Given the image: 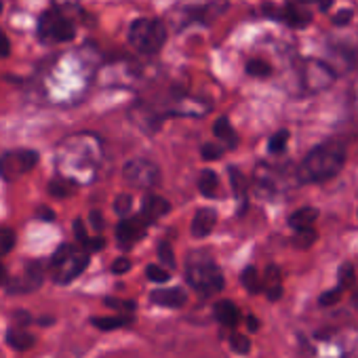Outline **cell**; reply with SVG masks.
Segmentation results:
<instances>
[{
  "mask_svg": "<svg viewBox=\"0 0 358 358\" xmlns=\"http://www.w3.org/2000/svg\"><path fill=\"white\" fill-rule=\"evenodd\" d=\"M129 268H131V262L127 257H120V259H116L112 264V272L114 274H124V272H129Z\"/></svg>",
  "mask_w": 358,
  "mask_h": 358,
  "instance_id": "obj_39",
  "label": "cell"
},
{
  "mask_svg": "<svg viewBox=\"0 0 358 358\" xmlns=\"http://www.w3.org/2000/svg\"><path fill=\"white\" fill-rule=\"evenodd\" d=\"M213 131H215V137H217L222 143H226V148H236L238 137H236V131L232 129V124H230V120H228L226 116L217 118Z\"/></svg>",
  "mask_w": 358,
  "mask_h": 358,
  "instance_id": "obj_20",
  "label": "cell"
},
{
  "mask_svg": "<svg viewBox=\"0 0 358 358\" xmlns=\"http://www.w3.org/2000/svg\"><path fill=\"white\" fill-rule=\"evenodd\" d=\"M245 70L253 78H268L272 74V66L268 62H264V59H249Z\"/></svg>",
  "mask_w": 358,
  "mask_h": 358,
  "instance_id": "obj_24",
  "label": "cell"
},
{
  "mask_svg": "<svg viewBox=\"0 0 358 358\" xmlns=\"http://www.w3.org/2000/svg\"><path fill=\"white\" fill-rule=\"evenodd\" d=\"M89 222H91L93 230L101 232V228H103V217H101V213H99V211H91V215H89Z\"/></svg>",
  "mask_w": 358,
  "mask_h": 358,
  "instance_id": "obj_42",
  "label": "cell"
},
{
  "mask_svg": "<svg viewBox=\"0 0 358 358\" xmlns=\"http://www.w3.org/2000/svg\"><path fill=\"white\" fill-rule=\"evenodd\" d=\"M106 245V241L101 238V236H97V238H89L87 243H85V249L87 251H97V249H101Z\"/></svg>",
  "mask_w": 358,
  "mask_h": 358,
  "instance_id": "obj_43",
  "label": "cell"
},
{
  "mask_svg": "<svg viewBox=\"0 0 358 358\" xmlns=\"http://www.w3.org/2000/svg\"><path fill=\"white\" fill-rule=\"evenodd\" d=\"M318 220V209L314 207H301L289 215V226L299 232V230H312Z\"/></svg>",
  "mask_w": 358,
  "mask_h": 358,
  "instance_id": "obj_17",
  "label": "cell"
},
{
  "mask_svg": "<svg viewBox=\"0 0 358 358\" xmlns=\"http://www.w3.org/2000/svg\"><path fill=\"white\" fill-rule=\"evenodd\" d=\"M358 341V331L352 327L322 329L306 341L303 358H348Z\"/></svg>",
  "mask_w": 358,
  "mask_h": 358,
  "instance_id": "obj_2",
  "label": "cell"
},
{
  "mask_svg": "<svg viewBox=\"0 0 358 358\" xmlns=\"http://www.w3.org/2000/svg\"><path fill=\"white\" fill-rule=\"evenodd\" d=\"M43 285V266L38 262H30L26 266V270L22 272V276H17L11 282V293H30L34 289H38Z\"/></svg>",
  "mask_w": 358,
  "mask_h": 358,
  "instance_id": "obj_11",
  "label": "cell"
},
{
  "mask_svg": "<svg viewBox=\"0 0 358 358\" xmlns=\"http://www.w3.org/2000/svg\"><path fill=\"white\" fill-rule=\"evenodd\" d=\"M15 247V232L11 228H0V257L11 253Z\"/></svg>",
  "mask_w": 358,
  "mask_h": 358,
  "instance_id": "obj_28",
  "label": "cell"
},
{
  "mask_svg": "<svg viewBox=\"0 0 358 358\" xmlns=\"http://www.w3.org/2000/svg\"><path fill=\"white\" fill-rule=\"evenodd\" d=\"M74 234H76V238H78L80 245H85V243L89 241L87 228H85V222H83V220H76V222H74Z\"/></svg>",
  "mask_w": 358,
  "mask_h": 358,
  "instance_id": "obj_38",
  "label": "cell"
},
{
  "mask_svg": "<svg viewBox=\"0 0 358 358\" xmlns=\"http://www.w3.org/2000/svg\"><path fill=\"white\" fill-rule=\"evenodd\" d=\"M352 17H354V11L352 9H341L339 13L333 15V24L335 26H345V24L352 22Z\"/></svg>",
  "mask_w": 358,
  "mask_h": 358,
  "instance_id": "obj_37",
  "label": "cell"
},
{
  "mask_svg": "<svg viewBox=\"0 0 358 358\" xmlns=\"http://www.w3.org/2000/svg\"><path fill=\"white\" fill-rule=\"evenodd\" d=\"M341 293H343V291H341V289H337V287H335V289H329V291H324V293H322V295L318 297V303H320L322 308L335 306V303L339 301Z\"/></svg>",
  "mask_w": 358,
  "mask_h": 358,
  "instance_id": "obj_33",
  "label": "cell"
},
{
  "mask_svg": "<svg viewBox=\"0 0 358 358\" xmlns=\"http://www.w3.org/2000/svg\"><path fill=\"white\" fill-rule=\"evenodd\" d=\"M299 80L306 93H320L329 89L335 80V70L331 64L320 59H306L299 70Z\"/></svg>",
  "mask_w": 358,
  "mask_h": 358,
  "instance_id": "obj_7",
  "label": "cell"
},
{
  "mask_svg": "<svg viewBox=\"0 0 358 358\" xmlns=\"http://www.w3.org/2000/svg\"><path fill=\"white\" fill-rule=\"evenodd\" d=\"M36 217H38V220H43V222H53V220H55V213H53V209H49V207H45V205H41V207L36 209Z\"/></svg>",
  "mask_w": 358,
  "mask_h": 358,
  "instance_id": "obj_40",
  "label": "cell"
},
{
  "mask_svg": "<svg viewBox=\"0 0 358 358\" xmlns=\"http://www.w3.org/2000/svg\"><path fill=\"white\" fill-rule=\"evenodd\" d=\"M106 303H108L110 308H124V310H133V303H131V301H118V299H114V297H108V299H106Z\"/></svg>",
  "mask_w": 358,
  "mask_h": 358,
  "instance_id": "obj_44",
  "label": "cell"
},
{
  "mask_svg": "<svg viewBox=\"0 0 358 358\" xmlns=\"http://www.w3.org/2000/svg\"><path fill=\"white\" fill-rule=\"evenodd\" d=\"M186 278L196 291H201L205 295L220 293L226 285L222 270L205 253H192L186 259Z\"/></svg>",
  "mask_w": 358,
  "mask_h": 358,
  "instance_id": "obj_3",
  "label": "cell"
},
{
  "mask_svg": "<svg viewBox=\"0 0 358 358\" xmlns=\"http://www.w3.org/2000/svg\"><path fill=\"white\" fill-rule=\"evenodd\" d=\"M352 306H354V308L358 310V289H356V291L352 293Z\"/></svg>",
  "mask_w": 358,
  "mask_h": 358,
  "instance_id": "obj_47",
  "label": "cell"
},
{
  "mask_svg": "<svg viewBox=\"0 0 358 358\" xmlns=\"http://www.w3.org/2000/svg\"><path fill=\"white\" fill-rule=\"evenodd\" d=\"M217 224V213L213 209H201L194 220H192V236L196 238H205L213 232Z\"/></svg>",
  "mask_w": 358,
  "mask_h": 358,
  "instance_id": "obj_14",
  "label": "cell"
},
{
  "mask_svg": "<svg viewBox=\"0 0 358 358\" xmlns=\"http://www.w3.org/2000/svg\"><path fill=\"white\" fill-rule=\"evenodd\" d=\"M262 291H266L270 301L280 299V295H282V276H280V270L276 266H268V270L264 274V280H262Z\"/></svg>",
  "mask_w": 358,
  "mask_h": 358,
  "instance_id": "obj_16",
  "label": "cell"
},
{
  "mask_svg": "<svg viewBox=\"0 0 358 358\" xmlns=\"http://www.w3.org/2000/svg\"><path fill=\"white\" fill-rule=\"evenodd\" d=\"M129 45L141 55H154L166 41V26L154 17H139L129 28Z\"/></svg>",
  "mask_w": 358,
  "mask_h": 358,
  "instance_id": "obj_4",
  "label": "cell"
},
{
  "mask_svg": "<svg viewBox=\"0 0 358 358\" xmlns=\"http://www.w3.org/2000/svg\"><path fill=\"white\" fill-rule=\"evenodd\" d=\"M7 341H9L11 348L24 352V350H30V348L36 343V337H34L32 333H28V331H15V329H13V331L7 333Z\"/></svg>",
  "mask_w": 358,
  "mask_h": 358,
  "instance_id": "obj_21",
  "label": "cell"
},
{
  "mask_svg": "<svg viewBox=\"0 0 358 358\" xmlns=\"http://www.w3.org/2000/svg\"><path fill=\"white\" fill-rule=\"evenodd\" d=\"M129 322L127 316H112V318H93V324L101 331H112V329H120Z\"/></svg>",
  "mask_w": 358,
  "mask_h": 358,
  "instance_id": "obj_27",
  "label": "cell"
},
{
  "mask_svg": "<svg viewBox=\"0 0 358 358\" xmlns=\"http://www.w3.org/2000/svg\"><path fill=\"white\" fill-rule=\"evenodd\" d=\"M241 280H243V287L249 291V293H259L262 291V278H259V272L253 268V266H249V268H245V272H243V276H241Z\"/></svg>",
  "mask_w": 358,
  "mask_h": 358,
  "instance_id": "obj_22",
  "label": "cell"
},
{
  "mask_svg": "<svg viewBox=\"0 0 358 358\" xmlns=\"http://www.w3.org/2000/svg\"><path fill=\"white\" fill-rule=\"evenodd\" d=\"M87 266H89L87 251L72 247V245H62L51 259V276L55 282L68 285V282L76 280L85 272Z\"/></svg>",
  "mask_w": 358,
  "mask_h": 358,
  "instance_id": "obj_6",
  "label": "cell"
},
{
  "mask_svg": "<svg viewBox=\"0 0 358 358\" xmlns=\"http://www.w3.org/2000/svg\"><path fill=\"white\" fill-rule=\"evenodd\" d=\"M213 314H215L217 322H222V324H226V327H234V324L238 322V318H241L238 308H236L232 301H228V299L217 301L215 308H213Z\"/></svg>",
  "mask_w": 358,
  "mask_h": 358,
  "instance_id": "obj_18",
  "label": "cell"
},
{
  "mask_svg": "<svg viewBox=\"0 0 358 358\" xmlns=\"http://www.w3.org/2000/svg\"><path fill=\"white\" fill-rule=\"evenodd\" d=\"M7 280V270H5V266L0 264V285H3Z\"/></svg>",
  "mask_w": 358,
  "mask_h": 358,
  "instance_id": "obj_46",
  "label": "cell"
},
{
  "mask_svg": "<svg viewBox=\"0 0 358 358\" xmlns=\"http://www.w3.org/2000/svg\"><path fill=\"white\" fill-rule=\"evenodd\" d=\"M287 143H289V131H287V129H280V131H276V133L270 137L268 150H270L272 154H282L285 148H287Z\"/></svg>",
  "mask_w": 358,
  "mask_h": 358,
  "instance_id": "obj_26",
  "label": "cell"
},
{
  "mask_svg": "<svg viewBox=\"0 0 358 358\" xmlns=\"http://www.w3.org/2000/svg\"><path fill=\"white\" fill-rule=\"evenodd\" d=\"M145 276L150 280H154V282H166L171 278V272H166V270H162L158 266H148L145 268Z\"/></svg>",
  "mask_w": 358,
  "mask_h": 358,
  "instance_id": "obj_34",
  "label": "cell"
},
{
  "mask_svg": "<svg viewBox=\"0 0 358 358\" xmlns=\"http://www.w3.org/2000/svg\"><path fill=\"white\" fill-rule=\"evenodd\" d=\"M230 182H232V188H234L236 199H241V203H245V196H247V179H245V175L236 166H230Z\"/></svg>",
  "mask_w": 358,
  "mask_h": 358,
  "instance_id": "obj_23",
  "label": "cell"
},
{
  "mask_svg": "<svg viewBox=\"0 0 358 358\" xmlns=\"http://www.w3.org/2000/svg\"><path fill=\"white\" fill-rule=\"evenodd\" d=\"M314 241H316V232H314V228H312V230H299V232L295 234L293 245H295L297 249H308V247H312V245H314Z\"/></svg>",
  "mask_w": 358,
  "mask_h": 358,
  "instance_id": "obj_29",
  "label": "cell"
},
{
  "mask_svg": "<svg viewBox=\"0 0 358 358\" xmlns=\"http://www.w3.org/2000/svg\"><path fill=\"white\" fill-rule=\"evenodd\" d=\"M150 299L162 308H182L188 301V293L182 287H171V289H158L150 295Z\"/></svg>",
  "mask_w": 358,
  "mask_h": 358,
  "instance_id": "obj_13",
  "label": "cell"
},
{
  "mask_svg": "<svg viewBox=\"0 0 358 358\" xmlns=\"http://www.w3.org/2000/svg\"><path fill=\"white\" fill-rule=\"evenodd\" d=\"M11 55V43L5 32H0V57H9Z\"/></svg>",
  "mask_w": 358,
  "mask_h": 358,
  "instance_id": "obj_41",
  "label": "cell"
},
{
  "mask_svg": "<svg viewBox=\"0 0 358 358\" xmlns=\"http://www.w3.org/2000/svg\"><path fill=\"white\" fill-rule=\"evenodd\" d=\"M38 162V152L34 150H13L0 156V177L5 179H15L20 175L30 173Z\"/></svg>",
  "mask_w": 358,
  "mask_h": 358,
  "instance_id": "obj_8",
  "label": "cell"
},
{
  "mask_svg": "<svg viewBox=\"0 0 358 358\" xmlns=\"http://www.w3.org/2000/svg\"><path fill=\"white\" fill-rule=\"evenodd\" d=\"M36 32H38L41 43H45V45L70 43L76 36V24L64 9L51 7L38 17Z\"/></svg>",
  "mask_w": 358,
  "mask_h": 358,
  "instance_id": "obj_5",
  "label": "cell"
},
{
  "mask_svg": "<svg viewBox=\"0 0 358 358\" xmlns=\"http://www.w3.org/2000/svg\"><path fill=\"white\" fill-rule=\"evenodd\" d=\"M70 182H66V179H55V182L49 184V192L57 199H66L72 190H70Z\"/></svg>",
  "mask_w": 358,
  "mask_h": 358,
  "instance_id": "obj_31",
  "label": "cell"
},
{
  "mask_svg": "<svg viewBox=\"0 0 358 358\" xmlns=\"http://www.w3.org/2000/svg\"><path fill=\"white\" fill-rule=\"evenodd\" d=\"M348 150L339 139H327L312 148L297 166L299 184H322L333 179L345 164Z\"/></svg>",
  "mask_w": 358,
  "mask_h": 358,
  "instance_id": "obj_1",
  "label": "cell"
},
{
  "mask_svg": "<svg viewBox=\"0 0 358 358\" xmlns=\"http://www.w3.org/2000/svg\"><path fill=\"white\" fill-rule=\"evenodd\" d=\"M217 188H220V177L215 171L211 169H205L199 177V190L203 196L207 199H215L217 196Z\"/></svg>",
  "mask_w": 358,
  "mask_h": 358,
  "instance_id": "obj_19",
  "label": "cell"
},
{
  "mask_svg": "<svg viewBox=\"0 0 358 358\" xmlns=\"http://www.w3.org/2000/svg\"><path fill=\"white\" fill-rule=\"evenodd\" d=\"M131 203H133L131 194H120V196L116 199V205H114L116 213H118V215H127V213L131 211Z\"/></svg>",
  "mask_w": 358,
  "mask_h": 358,
  "instance_id": "obj_36",
  "label": "cell"
},
{
  "mask_svg": "<svg viewBox=\"0 0 358 358\" xmlns=\"http://www.w3.org/2000/svg\"><path fill=\"white\" fill-rule=\"evenodd\" d=\"M122 175H124L127 182L135 188H152L158 184V169L150 160L137 158V160L127 162Z\"/></svg>",
  "mask_w": 358,
  "mask_h": 358,
  "instance_id": "obj_9",
  "label": "cell"
},
{
  "mask_svg": "<svg viewBox=\"0 0 358 358\" xmlns=\"http://www.w3.org/2000/svg\"><path fill=\"white\" fill-rule=\"evenodd\" d=\"M222 154H224V148L215 145V143H205L203 150H201V156L205 160H217V158H222Z\"/></svg>",
  "mask_w": 358,
  "mask_h": 358,
  "instance_id": "obj_35",
  "label": "cell"
},
{
  "mask_svg": "<svg viewBox=\"0 0 358 358\" xmlns=\"http://www.w3.org/2000/svg\"><path fill=\"white\" fill-rule=\"evenodd\" d=\"M148 224L141 217H133V220H122L116 226V238L120 245L131 247L133 243H137L143 234H145Z\"/></svg>",
  "mask_w": 358,
  "mask_h": 358,
  "instance_id": "obj_12",
  "label": "cell"
},
{
  "mask_svg": "<svg viewBox=\"0 0 358 358\" xmlns=\"http://www.w3.org/2000/svg\"><path fill=\"white\" fill-rule=\"evenodd\" d=\"M354 278H356L354 266H352L350 262L341 264V266H339V272H337V289H341V291L350 289V287L354 285Z\"/></svg>",
  "mask_w": 358,
  "mask_h": 358,
  "instance_id": "obj_25",
  "label": "cell"
},
{
  "mask_svg": "<svg viewBox=\"0 0 358 358\" xmlns=\"http://www.w3.org/2000/svg\"><path fill=\"white\" fill-rule=\"evenodd\" d=\"M158 259H160L166 268H173V266H175V255H173L171 243L162 241V243L158 245Z\"/></svg>",
  "mask_w": 358,
  "mask_h": 358,
  "instance_id": "obj_30",
  "label": "cell"
},
{
  "mask_svg": "<svg viewBox=\"0 0 358 358\" xmlns=\"http://www.w3.org/2000/svg\"><path fill=\"white\" fill-rule=\"evenodd\" d=\"M278 13L274 15L276 20L285 22L287 26L295 28V30H303L310 22H312V11L310 7L297 3V0H287V5L282 9H276Z\"/></svg>",
  "mask_w": 358,
  "mask_h": 358,
  "instance_id": "obj_10",
  "label": "cell"
},
{
  "mask_svg": "<svg viewBox=\"0 0 358 358\" xmlns=\"http://www.w3.org/2000/svg\"><path fill=\"white\" fill-rule=\"evenodd\" d=\"M230 345H232V350L238 352V354H249V350H251V339H247V337L241 335V333H234V335L230 337Z\"/></svg>",
  "mask_w": 358,
  "mask_h": 358,
  "instance_id": "obj_32",
  "label": "cell"
},
{
  "mask_svg": "<svg viewBox=\"0 0 358 358\" xmlns=\"http://www.w3.org/2000/svg\"><path fill=\"white\" fill-rule=\"evenodd\" d=\"M0 13H3V0H0Z\"/></svg>",
  "mask_w": 358,
  "mask_h": 358,
  "instance_id": "obj_48",
  "label": "cell"
},
{
  "mask_svg": "<svg viewBox=\"0 0 358 358\" xmlns=\"http://www.w3.org/2000/svg\"><path fill=\"white\" fill-rule=\"evenodd\" d=\"M171 205L160 199V196H148L143 201V209H141V220L145 224H152V222H158L160 217H164L169 213Z\"/></svg>",
  "mask_w": 358,
  "mask_h": 358,
  "instance_id": "obj_15",
  "label": "cell"
},
{
  "mask_svg": "<svg viewBox=\"0 0 358 358\" xmlns=\"http://www.w3.org/2000/svg\"><path fill=\"white\" fill-rule=\"evenodd\" d=\"M249 329H251V331H257V329H259V320H257L255 316H249Z\"/></svg>",
  "mask_w": 358,
  "mask_h": 358,
  "instance_id": "obj_45",
  "label": "cell"
}]
</instances>
